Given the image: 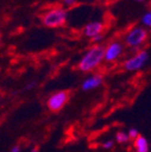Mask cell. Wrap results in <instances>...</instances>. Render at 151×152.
<instances>
[{"label":"cell","mask_w":151,"mask_h":152,"mask_svg":"<svg viewBox=\"0 0 151 152\" xmlns=\"http://www.w3.org/2000/svg\"><path fill=\"white\" fill-rule=\"evenodd\" d=\"M105 47L102 45H94L85 53L78 64V69L84 73L92 72L97 69L104 61Z\"/></svg>","instance_id":"6da1fadb"},{"label":"cell","mask_w":151,"mask_h":152,"mask_svg":"<svg viewBox=\"0 0 151 152\" xmlns=\"http://www.w3.org/2000/svg\"><path fill=\"white\" fill-rule=\"evenodd\" d=\"M68 13L64 7H52L45 11L41 16V22L47 28H59L66 23Z\"/></svg>","instance_id":"7a4b0ae2"},{"label":"cell","mask_w":151,"mask_h":152,"mask_svg":"<svg viewBox=\"0 0 151 152\" xmlns=\"http://www.w3.org/2000/svg\"><path fill=\"white\" fill-rule=\"evenodd\" d=\"M148 38V31L144 26H135L131 28L125 36V45L132 49L141 48Z\"/></svg>","instance_id":"3957f363"},{"label":"cell","mask_w":151,"mask_h":152,"mask_svg":"<svg viewBox=\"0 0 151 152\" xmlns=\"http://www.w3.org/2000/svg\"><path fill=\"white\" fill-rule=\"evenodd\" d=\"M70 95L71 93L67 90L57 91V92L53 93L52 95H50L47 100L48 109L52 112L60 111L68 104L69 99H70Z\"/></svg>","instance_id":"277c9868"},{"label":"cell","mask_w":151,"mask_h":152,"mask_svg":"<svg viewBox=\"0 0 151 152\" xmlns=\"http://www.w3.org/2000/svg\"><path fill=\"white\" fill-rule=\"evenodd\" d=\"M149 59V53L146 50H142L139 52L135 53L132 57H130L129 59H127L124 62V68L125 70L129 72H134L139 71V70L143 69L145 64L148 62Z\"/></svg>","instance_id":"5b68a950"},{"label":"cell","mask_w":151,"mask_h":152,"mask_svg":"<svg viewBox=\"0 0 151 152\" xmlns=\"http://www.w3.org/2000/svg\"><path fill=\"white\" fill-rule=\"evenodd\" d=\"M124 52V45L120 41H111L105 47L104 60L106 62H114L122 56Z\"/></svg>","instance_id":"8992f818"},{"label":"cell","mask_w":151,"mask_h":152,"mask_svg":"<svg viewBox=\"0 0 151 152\" xmlns=\"http://www.w3.org/2000/svg\"><path fill=\"white\" fill-rule=\"evenodd\" d=\"M104 28H105V24L102 21H92V22H89L84 28L83 34L86 37L92 39L93 37H95L98 34H102L103 31H104Z\"/></svg>","instance_id":"52a82bcc"},{"label":"cell","mask_w":151,"mask_h":152,"mask_svg":"<svg viewBox=\"0 0 151 152\" xmlns=\"http://www.w3.org/2000/svg\"><path fill=\"white\" fill-rule=\"evenodd\" d=\"M103 78L102 75H99V74H95V75H92L86 78L85 80L83 81L81 83V89L83 91L85 92H89V91H92V90H95L99 87V86L103 83Z\"/></svg>","instance_id":"ba28073f"},{"label":"cell","mask_w":151,"mask_h":152,"mask_svg":"<svg viewBox=\"0 0 151 152\" xmlns=\"http://www.w3.org/2000/svg\"><path fill=\"white\" fill-rule=\"evenodd\" d=\"M133 147L135 152H149V142L145 136L139 135L133 140Z\"/></svg>","instance_id":"9c48e42d"},{"label":"cell","mask_w":151,"mask_h":152,"mask_svg":"<svg viewBox=\"0 0 151 152\" xmlns=\"http://www.w3.org/2000/svg\"><path fill=\"white\" fill-rule=\"evenodd\" d=\"M115 140L118 144H126V142H128L130 140V137H129V135H128V133L120 131V132L116 133Z\"/></svg>","instance_id":"30bf717a"},{"label":"cell","mask_w":151,"mask_h":152,"mask_svg":"<svg viewBox=\"0 0 151 152\" xmlns=\"http://www.w3.org/2000/svg\"><path fill=\"white\" fill-rule=\"evenodd\" d=\"M142 23L146 28H150L151 26V13L146 12L142 17Z\"/></svg>","instance_id":"8fae6325"},{"label":"cell","mask_w":151,"mask_h":152,"mask_svg":"<svg viewBox=\"0 0 151 152\" xmlns=\"http://www.w3.org/2000/svg\"><path fill=\"white\" fill-rule=\"evenodd\" d=\"M128 135H129L130 140H134V138H136L137 136L139 135V130L135 128H131L129 130V132H128Z\"/></svg>","instance_id":"7c38bea8"},{"label":"cell","mask_w":151,"mask_h":152,"mask_svg":"<svg viewBox=\"0 0 151 152\" xmlns=\"http://www.w3.org/2000/svg\"><path fill=\"white\" fill-rule=\"evenodd\" d=\"M62 2V4L66 5V7H73L74 4H76V2H77V0H60Z\"/></svg>","instance_id":"4fadbf2b"},{"label":"cell","mask_w":151,"mask_h":152,"mask_svg":"<svg viewBox=\"0 0 151 152\" xmlns=\"http://www.w3.org/2000/svg\"><path fill=\"white\" fill-rule=\"evenodd\" d=\"M114 146V142L113 140H107V142H105L104 144H103V147L105 148V149L109 150V149H112Z\"/></svg>","instance_id":"5bb4252c"},{"label":"cell","mask_w":151,"mask_h":152,"mask_svg":"<svg viewBox=\"0 0 151 152\" xmlns=\"http://www.w3.org/2000/svg\"><path fill=\"white\" fill-rule=\"evenodd\" d=\"M104 39V35L103 34H98V35H96L95 37L92 38V41L93 42H95V45H99V42Z\"/></svg>","instance_id":"9a60e30c"},{"label":"cell","mask_w":151,"mask_h":152,"mask_svg":"<svg viewBox=\"0 0 151 152\" xmlns=\"http://www.w3.org/2000/svg\"><path fill=\"white\" fill-rule=\"evenodd\" d=\"M20 150H21V148L19 145H15L11 148V152H20Z\"/></svg>","instance_id":"2e32d148"},{"label":"cell","mask_w":151,"mask_h":152,"mask_svg":"<svg viewBox=\"0 0 151 152\" xmlns=\"http://www.w3.org/2000/svg\"><path fill=\"white\" fill-rule=\"evenodd\" d=\"M35 87H36V81H32V83H30L26 86V90H32V89L35 88Z\"/></svg>","instance_id":"e0dca14e"},{"label":"cell","mask_w":151,"mask_h":152,"mask_svg":"<svg viewBox=\"0 0 151 152\" xmlns=\"http://www.w3.org/2000/svg\"><path fill=\"white\" fill-rule=\"evenodd\" d=\"M133 1H136V2H144L146 0H133Z\"/></svg>","instance_id":"ac0fdd59"},{"label":"cell","mask_w":151,"mask_h":152,"mask_svg":"<svg viewBox=\"0 0 151 152\" xmlns=\"http://www.w3.org/2000/svg\"><path fill=\"white\" fill-rule=\"evenodd\" d=\"M32 152H37V150H36V149H34V150H33V151H32Z\"/></svg>","instance_id":"d6986e66"},{"label":"cell","mask_w":151,"mask_h":152,"mask_svg":"<svg viewBox=\"0 0 151 152\" xmlns=\"http://www.w3.org/2000/svg\"><path fill=\"white\" fill-rule=\"evenodd\" d=\"M0 40H1V33H0Z\"/></svg>","instance_id":"ffe728a7"}]
</instances>
